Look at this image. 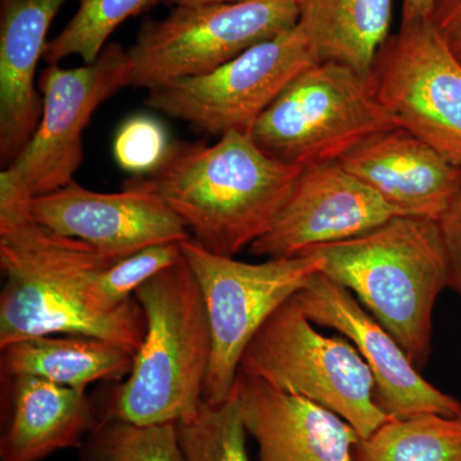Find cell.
<instances>
[{"instance_id":"obj_1","label":"cell","mask_w":461,"mask_h":461,"mask_svg":"<svg viewBox=\"0 0 461 461\" xmlns=\"http://www.w3.org/2000/svg\"><path fill=\"white\" fill-rule=\"evenodd\" d=\"M302 171L248 133L230 132L213 145L172 142L162 165L135 180L165 200L203 248L235 258L268 232Z\"/></svg>"},{"instance_id":"obj_2","label":"cell","mask_w":461,"mask_h":461,"mask_svg":"<svg viewBox=\"0 0 461 461\" xmlns=\"http://www.w3.org/2000/svg\"><path fill=\"white\" fill-rule=\"evenodd\" d=\"M323 259L321 273L345 288L400 342L420 371L432 348V318L448 287L437 221L399 215L371 232L305 251ZM304 253V254H305Z\"/></svg>"},{"instance_id":"obj_3","label":"cell","mask_w":461,"mask_h":461,"mask_svg":"<svg viewBox=\"0 0 461 461\" xmlns=\"http://www.w3.org/2000/svg\"><path fill=\"white\" fill-rule=\"evenodd\" d=\"M133 296L144 312L147 332L103 420L138 426L189 420L202 406L212 333L202 291L184 254Z\"/></svg>"},{"instance_id":"obj_4","label":"cell","mask_w":461,"mask_h":461,"mask_svg":"<svg viewBox=\"0 0 461 461\" xmlns=\"http://www.w3.org/2000/svg\"><path fill=\"white\" fill-rule=\"evenodd\" d=\"M239 375L259 378L282 393L305 397L348 421L366 438L388 418L375 400V378L348 339L329 338L291 297L249 342Z\"/></svg>"},{"instance_id":"obj_5","label":"cell","mask_w":461,"mask_h":461,"mask_svg":"<svg viewBox=\"0 0 461 461\" xmlns=\"http://www.w3.org/2000/svg\"><path fill=\"white\" fill-rule=\"evenodd\" d=\"M395 127L368 76L318 62L282 91L249 136L269 157L304 169L339 162L372 136Z\"/></svg>"},{"instance_id":"obj_6","label":"cell","mask_w":461,"mask_h":461,"mask_svg":"<svg viewBox=\"0 0 461 461\" xmlns=\"http://www.w3.org/2000/svg\"><path fill=\"white\" fill-rule=\"evenodd\" d=\"M182 254L202 291L212 333V355L203 400L223 402L239 375L249 342L282 304L321 273L314 253L247 263L206 250L195 240L181 244Z\"/></svg>"},{"instance_id":"obj_7","label":"cell","mask_w":461,"mask_h":461,"mask_svg":"<svg viewBox=\"0 0 461 461\" xmlns=\"http://www.w3.org/2000/svg\"><path fill=\"white\" fill-rule=\"evenodd\" d=\"M129 51L111 42L95 62L42 69L41 122L17 159L0 173V205L29 204L74 182L84 159L83 133L99 105L131 86Z\"/></svg>"},{"instance_id":"obj_8","label":"cell","mask_w":461,"mask_h":461,"mask_svg":"<svg viewBox=\"0 0 461 461\" xmlns=\"http://www.w3.org/2000/svg\"><path fill=\"white\" fill-rule=\"evenodd\" d=\"M295 0L176 5L148 20L129 48L131 86L151 90L214 71L259 42L296 26Z\"/></svg>"},{"instance_id":"obj_9","label":"cell","mask_w":461,"mask_h":461,"mask_svg":"<svg viewBox=\"0 0 461 461\" xmlns=\"http://www.w3.org/2000/svg\"><path fill=\"white\" fill-rule=\"evenodd\" d=\"M320 62L299 25L209 74L149 90L148 107L212 136L248 133L306 68Z\"/></svg>"},{"instance_id":"obj_10","label":"cell","mask_w":461,"mask_h":461,"mask_svg":"<svg viewBox=\"0 0 461 461\" xmlns=\"http://www.w3.org/2000/svg\"><path fill=\"white\" fill-rule=\"evenodd\" d=\"M368 78L397 127L461 166V63L430 18L388 36Z\"/></svg>"},{"instance_id":"obj_11","label":"cell","mask_w":461,"mask_h":461,"mask_svg":"<svg viewBox=\"0 0 461 461\" xmlns=\"http://www.w3.org/2000/svg\"><path fill=\"white\" fill-rule=\"evenodd\" d=\"M295 297L309 320L338 330L359 351L375 378V403L388 418L460 414L459 400L429 384L400 342L348 288L318 273Z\"/></svg>"},{"instance_id":"obj_12","label":"cell","mask_w":461,"mask_h":461,"mask_svg":"<svg viewBox=\"0 0 461 461\" xmlns=\"http://www.w3.org/2000/svg\"><path fill=\"white\" fill-rule=\"evenodd\" d=\"M44 229L123 259L142 249L191 238L184 221L153 190L133 180L122 193H98L76 182L30 200Z\"/></svg>"},{"instance_id":"obj_13","label":"cell","mask_w":461,"mask_h":461,"mask_svg":"<svg viewBox=\"0 0 461 461\" xmlns=\"http://www.w3.org/2000/svg\"><path fill=\"white\" fill-rule=\"evenodd\" d=\"M399 215L341 163L309 167L300 173L271 229L249 249L267 259L302 256L371 232Z\"/></svg>"},{"instance_id":"obj_14","label":"cell","mask_w":461,"mask_h":461,"mask_svg":"<svg viewBox=\"0 0 461 461\" xmlns=\"http://www.w3.org/2000/svg\"><path fill=\"white\" fill-rule=\"evenodd\" d=\"M147 332V320L133 296L114 312L87 302L85 287L63 281L5 276L0 294V348L51 335L107 339L136 354Z\"/></svg>"},{"instance_id":"obj_15","label":"cell","mask_w":461,"mask_h":461,"mask_svg":"<svg viewBox=\"0 0 461 461\" xmlns=\"http://www.w3.org/2000/svg\"><path fill=\"white\" fill-rule=\"evenodd\" d=\"M235 386L259 461H354L360 436L339 415L259 378L238 375Z\"/></svg>"},{"instance_id":"obj_16","label":"cell","mask_w":461,"mask_h":461,"mask_svg":"<svg viewBox=\"0 0 461 461\" xmlns=\"http://www.w3.org/2000/svg\"><path fill=\"white\" fill-rule=\"evenodd\" d=\"M339 163L406 217L438 221L461 181V166L402 127L372 136Z\"/></svg>"},{"instance_id":"obj_17","label":"cell","mask_w":461,"mask_h":461,"mask_svg":"<svg viewBox=\"0 0 461 461\" xmlns=\"http://www.w3.org/2000/svg\"><path fill=\"white\" fill-rule=\"evenodd\" d=\"M67 0L0 2V162L11 166L32 140L42 113L36 67L51 23Z\"/></svg>"},{"instance_id":"obj_18","label":"cell","mask_w":461,"mask_h":461,"mask_svg":"<svg viewBox=\"0 0 461 461\" xmlns=\"http://www.w3.org/2000/svg\"><path fill=\"white\" fill-rule=\"evenodd\" d=\"M12 382V420L0 444L2 461H41L80 445L96 426L86 393L38 377Z\"/></svg>"},{"instance_id":"obj_19","label":"cell","mask_w":461,"mask_h":461,"mask_svg":"<svg viewBox=\"0 0 461 461\" xmlns=\"http://www.w3.org/2000/svg\"><path fill=\"white\" fill-rule=\"evenodd\" d=\"M0 351L3 377H38L81 393L95 382L127 377L135 357L107 339L75 335L21 339Z\"/></svg>"},{"instance_id":"obj_20","label":"cell","mask_w":461,"mask_h":461,"mask_svg":"<svg viewBox=\"0 0 461 461\" xmlns=\"http://www.w3.org/2000/svg\"><path fill=\"white\" fill-rule=\"evenodd\" d=\"M297 25L320 62H335L369 76L390 36L393 0H295Z\"/></svg>"},{"instance_id":"obj_21","label":"cell","mask_w":461,"mask_h":461,"mask_svg":"<svg viewBox=\"0 0 461 461\" xmlns=\"http://www.w3.org/2000/svg\"><path fill=\"white\" fill-rule=\"evenodd\" d=\"M354 461H461V412L387 420L360 438Z\"/></svg>"},{"instance_id":"obj_22","label":"cell","mask_w":461,"mask_h":461,"mask_svg":"<svg viewBox=\"0 0 461 461\" xmlns=\"http://www.w3.org/2000/svg\"><path fill=\"white\" fill-rule=\"evenodd\" d=\"M77 11L56 38L48 41L44 60L59 65L76 56L85 65L95 62L109 38L129 18L138 16L163 0H76Z\"/></svg>"},{"instance_id":"obj_23","label":"cell","mask_w":461,"mask_h":461,"mask_svg":"<svg viewBox=\"0 0 461 461\" xmlns=\"http://www.w3.org/2000/svg\"><path fill=\"white\" fill-rule=\"evenodd\" d=\"M185 461H249L238 388L223 402L203 400L198 414L177 423Z\"/></svg>"},{"instance_id":"obj_24","label":"cell","mask_w":461,"mask_h":461,"mask_svg":"<svg viewBox=\"0 0 461 461\" xmlns=\"http://www.w3.org/2000/svg\"><path fill=\"white\" fill-rule=\"evenodd\" d=\"M86 461H185L177 424L138 426L103 420L93 429Z\"/></svg>"},{"instance_id":"obj_25","label":"cell","mask_w":461,"mask_h":461,"mask_svg":"<svg viewBox=\"0 0 461 461\" xmlns=\"http://www.w3.org/2000/svg\"><path fill=\"white\" fill-rule=\"evenodd\" d=\"M182 242L154 245L123 258L94 276L86 297L94 308L114 312L133 299L138 288L182 256Z\"/></svg>"},{"instance_id":"obj_26","label":"cell","mask_w":461,"mask_h":461,"mask_svg":"<svg viewBox=\"0 0 461 461\" xmlns=\"http://www.w3.org/2000/svg\"><path fill=\"white\" fill-rule=\"evenodd\" d=\"M171 142L163 124L150 115H133L118 129L113 142L115 162L133 176L150 175L162 165Z\"/></svg>"},{"instance_id":"obj_27","label":"cell","mask_w":461,"mask_h":461,"mask_svg":"<svg viewBox=\"0 0 461 461\" xmlns=\"http://www.w3.org/2000/svg\"><path fill=\"white\" fill-rule=\"evenodd\" d=\"M437 223L447 259L448 288L461 295V181Z\"/></svg>"},{"instance_id":"obj_28","label":"cell","mask_w":461,"mask_h":461,"mask_svg":"<svg viewBox=\"0 0 461 461\" xmlns=\"http://www.w3.org/2000/svg\"><path fill=\"white\" fill-rule=\"evenodd\" d=\"M430 23L461 63V0H433Z\"/></svg>"},{"instance_id":"obj_29","label":"cell","mask_w":461,"mask_h":461,"mask_svg":"<svg viewBox=\"0 0 461 461\" xmlns=\"http://www.w3.org/2000/svg\"><path fill=\"white\" fill-rule=\"evenodd\" d=\"M433 0H402V23L429 20Z\"/></svg>"},{"instance_id":"obj_30","label":"cell","mask_w":461,"mask_h":461,"mask_svg":"<svg viewBox=\"0 0 461 461\" xmlns=\"http://www.w3.org/2000/svg\"><path fill=\"white\" fill-rule=\"evenodd\" d=\"M176 5H220V3L247 2V0H172Z\"/></svg>"}]
</instances>
